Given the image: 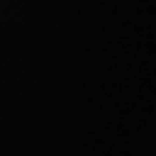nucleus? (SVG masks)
Segmentation results:
<instances>
[]
</instances>
